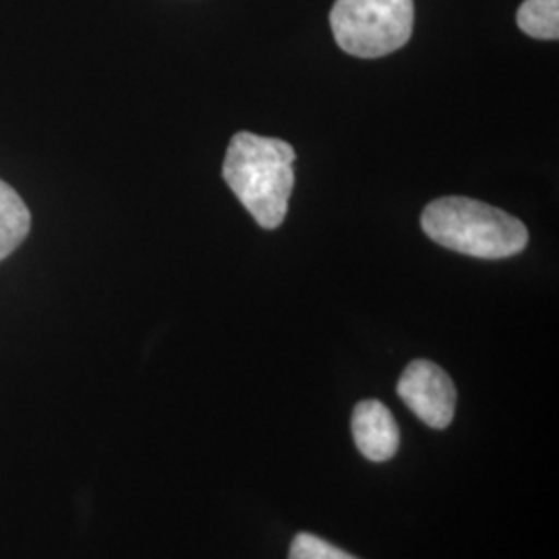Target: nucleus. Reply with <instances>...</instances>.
Listing matches in <instances>:
<instances>
[{
  "label": "nucleus",
  "instance_id": "f257e3e1",
  "mask_svg": "<svg viewBox=\"0 0 559 559\" xmlns=\"http://www.w3.org/2000/svg\"><path fill=\"white\" fill-rule=\"evenodd\" d=\"M293 145L249 131L237 133L226 150L222 177L253 221L274 230L288 214V200L295 187Z\"/></svg>",
  "mask_w": 559,
  "mask_h": 559
},
{
  "label": "nucleus",
  "instance_id": "f03ea898",
  "mask_svg": "<svg viewBox=\"0 0 559 559\" xmlns=\"http://www.w3.org/2000/svg\"><path fill=\"white\" fill-rule=\"evenodd\" d=\"M420 226L441 247L477 260L519 255L528 242V230L519 218L468 198L431 201L420 216Z\"/></svg>",
  "mask_w": 559,
  "mask_h": 559
},
{
  "label": "nucleus",
  "instance_id": "7ed1b4c3",
  "mask_svg": "<svg viewBox=\"0 0 559 559\" xmlns=\"http://www.w3.org/2000/svg\"><path fill=\"white\" fill-rule=\"evenodd\" d=\"M330 25L344 52L359 59H380L411 40L415 0H336Z\"/></svg>",
  "mask_w": 559,
  "mask_h": 559
},
{
  "label": "nucleus",
  "instance_id": "20e7f679",
  "mask_svg": "<svg viewBox=\"0 0 559 559\" xmlns=\"http://www.w3.org/2000/svg\"><path fill=\"white\" fill-rule=\"evenodd\" d=\"M399 396L431 429H445L456 415V385L431 360H413L399 380Z\"/></svg>",
  "mask_w": 559,
  "mask_h": 559
},
{
  "label": "nucleus",
  "instance_id": "39448f33",
  "mask_svg": "<svg viewBox=\"0 0 559 559\" xmlns=\"http://www.w3.org/2000/svg\"><path fill=\"white\" fill-rule=\"evenodd\" d=\"M353 438L360 454L371 462L394 459L400 448L399 423L380 400H362L350 419Z\"/></svg>",
  "mask_w": 559,
  "mask_h": 559
},
{
  "label": "nucleus",
  "instance_id": "423d86ee",
  "mask_svg": "<svg viewBox=\"0 0 559 559\" xmlns=\"http://www.w3.org/2000/svg\"><path fill=\"white\" fill-rule=\"evenodd\" d=\"M32 228V214L20 193L0 180V261L7 260Z\"/></svg>",
  "mask_w": 559,
  "mask_h": 559
},
{
  "label": "nucleus",
  "instance_id": "0eeeda50",
  "mask_svg": "<svg viewBox=\"0 0 559 559\" xmlns=\"http://www.w3.org/2000/svg\"><path fill=\"white\" fill-rule=\"evenodd\" d=\"M520 29L537 40H558L559 0H524L516 13Z\"/></svg>",
  "mask_w": 559,
  "mask_h": 559
},
{
  "label": "nucleus",
  "instance_id": "6e6552de",
  "mask_svg": "<svg viewBox=\"0 0 559 559\" xmlns=\"http://www.w3.org/2000/svg\"><path fill=\"white\" fill-rule=\"evenodd\" d=\"M288 559H359L346 551L338 549L336 545L320 539L309 533H299L288 551Z\"/></svg>",
  "mask_w": 559,
  "mask_h": 559
}]
</instances>
